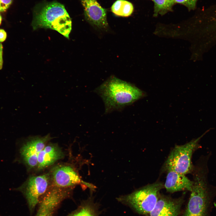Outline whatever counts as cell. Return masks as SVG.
<instances>
[{
  "label": "cell",
  "instance_id": "6da1fadb",
  "mask_svg": "<svg viewBox=\"0 0 216 216\" xmlns=\"http://www.w3.org/2000/svg\"><path fill=\"white\" fill-rule=\"evenodd\" d=\"M102 99L105 113L120 110L146 95L135 85L112 76L95 90Z\"/></svg>",
  "mask_w": 216,
  "mask_h": 216
},
{
  "label": "cell",
  "instance_id": "7a4b0ae2",
  "mask_svg": "<svg viewBox=\"0 0 216 216\" xmlns=\"http://www.w3.org/2000/svg\"><path fill=\"white\" fill-rule=\"evenodd\" d=\"M33 14L32 25L34 29L50 28L69 39L71 20L63 5L57 2L44 3L36 7Z\"/></svg>",
  "mask_w": 216,
  "mask_h": 216
},
{
  "label": "cell",
  "instance_id": "3957f363",
  "mask_svg": "<svg viewBox=\"0 0 216 216\" xmlns=\"http://www.w3.org/2000/svg\"><path fill=\"white\" fill-rule=\"evenodd\" d=\"M163 184L157 182L146 185L119 199L129 204L138 213L148 214L154 208Z\"/></svg>",
  "mask_w": 216,
  "mask_h": 216
},
{
  "label": "cell",
  "instance_id": "277c9868",
  "mask_svg": "<svg viewBox=\"0 0 216 216\" xmlns=\"http://www.w3.org/2000/svg\"><path fill=\"white\" fill-rule=\"evenodd\" d=\"M206 132L198 138L182 145H176L170 152L165 162L163 168L167 171H173L185 175L192 169L191 158L193 152Z\"/></svg>",
  "mask_w": 216,
  "mask_h": 216
},
{
  "label": "cell",
  "instance_id": "5b68a950",
  "mask_svg": "<svg viewBox=\"0 0 216 216\" xmlns=\"http://www.w3.org/2000/svg\"><path fill=\"white\" fill-rule=\"evenodd\" d=\"M184 216H205L208 192L205 177L197 174Z\"/></svg>",
  "mask_w": 216,
  "mask_h": 216
},
{
  "label": "cell",
  "instance_id": "8992f818",
  "mask_svg": "<svg viewBox=\"0 0 216 216\" xmlns=\"http://www.w3.org/2000/svg\"><path fill=\"white\" fill-rule=\"evenodd\" d=\"M50 181L49 173L31 176L19 188L25 195L31 211L37 205L40 197L48 190Z\"/></svg>",
  "mask_w": 216,
  "mask_h": 216
},
{
  "label": "cell",
  "instance_id": "52a82bcc",
  "mask_svg": "<svg viewBox=\"0 0 216 216\" xmlns=\"http://www.w3.org/2000/svg\"><path fill=\"white\" fill-rule=\"evenodd\" d=\"M51 185L62 188L71 189L84 184L77 170L71 166L60 165L52 169L50 174Z\"/></svg>",
  "mask_w": 216,
  "mask_h": 216
},
{
  "label": "cell",
  "instance_id": "ba28073f",
  "mask_svg": "<svg viewBox=\"0 0 216 216\" xmlns=\"http://www.w3.org/2000/svg\"><path fill=\"white\" fill-rule=\"evenodd\" d=\"M52 138L49 134L43 136H32L23 144L20 153L24 163L29 168L37 166L39 153Z\"/></svg>",
  "mask_w": 216,
  "mask_h": 216
},
{
  "label": "cell",
  "instance_id": "9c48e42d",
  "mask_svg": "<svg viewBox=\"0 0 216 216\" xmlns=\"http://www.w3.org/2000/svg\"><path fill=\"white\" fill-rule=\"evenodd\" d=\"M84 8L85 18L93 26L105 29L108 26L106 10L96 0H80Z\"/></svg>",
  "mask_w": 216,
  "mask_h": 216
},
{
  "label": "cell",
  "instance_id": "30bf717a",
  "mask_svg": "<svg viewBox=\"0 0 216 216\" xmlns=\"http://www.w3.org/2000/svg\"><path fill=\"white\" fill-rule=\"evenodd\" d=\"M64 156V153L57 144H46L38 155L37 166L38 170L46 168Z\"/></svg>",
  "mask_w": 216,
  "mask_h": 216
},
{
  "label": "cell",
  "instance_id": "8fae6325",
  "mask_svg": "<svg viewBox=\"0 0 216 216\" xmlns=\"http://www.w3.org/2000/svg\"><path fill=\"white\" fill-rule=\"evenodd\" d=\"M167 172L164 185L167 192L173 193L185 190L191 191L194 182L189 180L185 175L173 171Z\"/></svg>",
  "mask_w": 216,
  "mask_h": 216
},
{
  "label": "cell",
  "instance_id": "7c38bea8",
  "mask_svg": "<svg viewBox=\"0 0 216 216\" xmlns=\"http://www.w3.org/2000/svg\"><path fill=\"white\" fill-rule=\"evenodd\" d=\"M180 204L179 202L159 195L155 206L148 216H178Z\"/></svg>",
  "mask_w": 216,
  "mask_h": 216
},
{
  "label": "cell",
  "instance_id": "4fadbf2b",
  "mask_svg": "<svg viewBox=\"0 0 216 216\" xmlns=\"http://www.w3.org/2000/svg\"><path fill=\"white\" fill-rule=\"evenodd\" d=\"M112 11L116 15L120 16L127 17L130 15L134 10L131 3L124 0H118L112 4Z\"/></svg>",
  "mask_w": 216,
  "mask_h": 216
},
{
  "label": "cell",
  "instance_id": "5bb4252c",
  "mask_svg": "<svg viewBox=\"0 0 216 216\" xmlns=\"http://www.w3.org/2000/svg\"><path fill=\"white\" fill-rule=\"evenodd\" d=\"M154 3V14L155 16L159 14H163L170 10L174 4L171 0H152Z\"/></svg>",
  "mask_w": 216,
  "mask_h": 216
},
{
  "label": "cell",
  "instance_id": "9a60e30c",
  "mask_svg": "<svg viewBox=\"0 0 216 216\" xmlns=\"http://www.w3.org/2000/svg\"><path fill=\"white\" fill-rule=\"evenodd\" d=\"M197 0H173L174 3L182 4L189 10H194L195 8Z\"/></svg>",
  "mask_w": 216,
  "mask_h": 216
},
{
  "label": "cell",
  "instance_id": "2e32d148",
  "mask_svg": "<svg viewBox=\"0 0 216 216\" xmlns=\"http://www.w3.org/2000/svg\"><path fill=\"white\" fill-rule=\"evenodd\" d=\"M70 216H94L91 211L87 208H83L79 211Z\"/></svg>",
  "mask_w": 216,
  "mask_h": 216
},
{
  "label": "cell",
  "instance_id": "e0dca14e",
  "mask_svg": "<svg viewBox=\"0 0 216 216\" xmlns=\"http://www.w3.org/2000/svg\"><path fill=\"white\" fill-rule=\"evenodd\" d=\"M13 0H0V12L5 11L12 3Z\"/></svg>",
  "mask_w": 216,
  "mask_h": 216
},
{
  "label": "cell",
  "instance_id": "ac0fdd59",
  "mask_svg": "<svg viewBox=\"0 0 216 216\" xmlns=\"http://www.w3.org/2000/svg\"><path fill=\"white\" fill-rule=\"evenodd\" d=\"M7 37V34L3 29L0 28V42L5 41Z\"/></svg>",
  "mask_w": 216,
  "mask_h": 216
},
{
  "label": "cell",
  "instance_id": "d6986e66",
  "mask_svg": "<svg viewBox=\"0 0 216 216\" xmlns=\"http://www.w3.org/2000/svg\"><path fill=\"white\" fill-rule=\"evenodd\" d=\"M3 46L0 43V70L2 68L3 64Z\"/></svg>",
  "mask_w": 216,
  "mask_h": 216
},
{
  "label": "cell",
  "instance_id": "ffe728a7",
  "mask_svg": "<svg viewBox=\"0 0 216 216\" xmlns=\"http://www.w3.org/2000/svg\"><path fill=\"white\" fill-rule=\"evenodd\" d=\"M2 17L0 14V26L1 25V23H2Z\"/></svg>",
  "mask_w": 216,
  "mask_h": 216
},
{
  "label": "cell",
  "instance_id": "44dd1931",
  "mask_svg": "<svg viewBox=\"0 0 216 216\" xmlns=\"http://www.w3.org/2000/svg\"><path fill=\"white\" fill-rule=\"evenodd\" d=\"M214 206L216 208V203H214Z\"/></svg>",
  "mask_w": 216,
  "mask_h": 216
},
{
  "label": "cell",
  "instance_id": "7402d4cb",
  "mask_svg": "<svg viewBox=\"0 0 216 216\" xmlns=\"http://www.w3.org/2000/svg\"><path fill=\"white\" fill-rule=\"evenodd\" d=\"M171 0L174 3V2H173V0Z\"/></svg>",
  "mask_w": 216,
  "mask_h": 216
}]
</instances>
